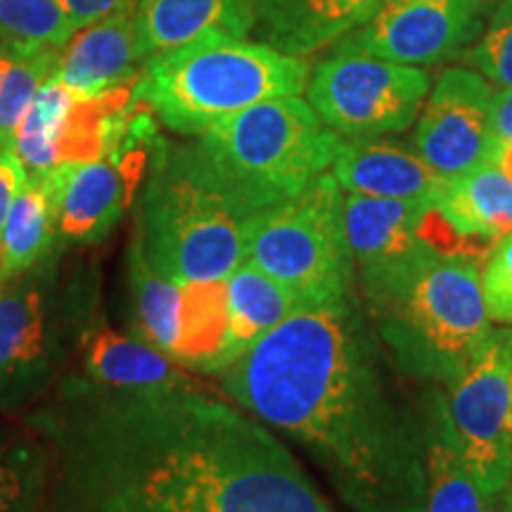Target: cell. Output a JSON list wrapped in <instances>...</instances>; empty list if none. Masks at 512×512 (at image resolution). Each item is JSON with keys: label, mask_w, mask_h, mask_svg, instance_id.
Here are the masks:
<instances>
[{"label": "cell", "mask_w": 512, "mask_h": 512, "mask_svg": "<svg viewBox=\"0 0 512 512\" xmlns=\"http://www.w3.org/2000/svg\"><path fill=\"white\" fill-rule=\"evenodd\" d=\"M60 50L12 53L0 50V140L15 143L19 121L27 114L38 88L55 74Z\"/></svg>", "instance_id": "29"}, {"label": "cell", "mask_w": 512, "mask_h": 512, "mask_svg": "<svg viewBox=\"0 0 512 512\" xmlns=\"http://www.w3.org/2000/svg\"><path fill=\"white\" fill-rule=\"evenodd\" d=\"M76 95L53 74L38 88L15 131V150L27 176H46L57 164V140Z\"/></svg>", "instance_id": "27"}, {"label": "cell", "mask_w": 512, "mask_h": 512, "mask_svg": "<svg viewBox=\"0 0 512 512\" xmlns=\"http://www.w3.org/2000/svg\"><path fill=\"white\" fill-rule=\"evenodd\" d=\"M427 204L432 202L387 200L347 192L342 216L354 273L392 264L420 247L418 221Z\"/></svg>", "instance_id": "19"}, {"label": "cell", "mask_w": 512, "mask_h": 512, "mask_svg": "<svg viewBox=\"0 0 512 512\" xmlns=\"http://www.w3.org/2000/svg\"><path fill=\"white\" fill-rule=\"evenodd\" d=\"M57 249L64 247L57 240L53 197L41 176H27L0 235V283L41 264Z\"/></svg>", "instance_id": "23"}, {"label": "cell", "mask_w": 512, "mask_h": 512, "mask_svg": "<svg viewBox=\"0 0 512 512\" xmlns=\"http://www.w3.org/2000/svg\"><path fill=\"white\" fill-rule=\"evenodd\" d=\"M181 285L150 266L136 242L126 254L128 332L171 358L178 330Z\"/></svg>", "instance_id": "25"}, {"label": "cell", "mask_w": 512, "mask_h": 512, "mask_svg": "<svg viewBox=\"0 0 512 512\" xmlns=\"http://www.w3.org/2000/svg\"><path fill=\"white\" fill-rule=\"evenodd\" d=\"M494 86L467 67L439 76L422 105L411 145L444 178L489 162L494 145Z\"/></svg>", "instance_id": "12"}, {"label": "cell", "mask_w": 512, "mask_h": 512, "mask_svg": "<svg viewBox=\"0 0 512 512\" xmlns=\"http://www.w3.org/2000/svg\"><path fill=\"white\" fill-rule=\"evenodd\" d=\"M145 62L136 38V3L79 29L57 57L55 76L76 98H95L138 81Z\"/></svg>", "instance_id": "15"}, {"label": "cell", "mask_w": 512, "mask_h": 512, "mask_svg": "<svg viewBox=\"0 0 512 512\" xmlns=\"http://www.w3.org/2000/svg\"><path fill=\"white\" fill-rule=\"evenodd\" d=\"M330 174L344 192L408 202H437L448 181L413 145L382 136L342 140Z\"/></svg>", "instance_id": "14"}, {"label": "cell", "mask_w": 512, "mask_h": 512, "mask_svg": "<svg viewBox=\"0 0 512 512\" xmlns=\"http://www.w3.org/2000/svg\"><path fill=\"white\" fill-rule=\"evenodd\" d=\"M74 34L60 0H0V50H62Z\"/></svg>", "instance_id": "28"}, {"label": "cell", "mask_w": 512, "mask_h": 512, "mask_svg": "<svg viewBox=\"0 0 512 512\" xmlns=\"http://www.w3.org/2000/svg\"><path fill=\"white\" fill-rule=\"evenodd\" d=\"M48 498V446L29 427L0 430V512H43Z\"/></svg>", "instance_id": "26"}, {"label": "cell", "mask_w": 512, "mask_h": 512, "mask_svg": "<svg viewBox=\"0 0 512 512\" xmlns=\"http://www.w3.org/2000/svg\"><path fill=\"white\" fill-rule=\"evenodd\" d=\"M228 347L230 302L226 278L181 283L178 330L171 361L181 368L219 375L230 366Z\"/></svg>", "instance_id": "21"}, {"label": "cell", "mask_w": 512, "mask_h": 512, "mask_svg": "<svg viewBox=\"0 0 512 512\" xmlns=\"http://www.w3.org/2000/svg\"><path fill=\"white\" fill-rule=\"evenodd\" d=\"M430 88L422 67L332 48L311 69L306 102L339 138H377L406 131Z\"/></svg>", "instance_id": "9"}, {"label": "cell", "mask_w": 512, "mask_h": 512, "mask_svg": "<svg viewBox=\"0 0 512 512\" xmlns=\"http://www.w3.org/2000/svg\"><path fill=\"white\" fill-rule=\"evenodd\" d=\"M358 292L297 306L226 370L221 389L302 446L354 512H427L422 399Z\"/></svg>", "instance_id": "2"}, {"label": "cell", "mask_w": 512, "mask_h": 512, "mask_svg": "<svg viewBox=\"0 0 512 512\" xmlns=\"http://www.w3.org/2000/svg\"><path fill=\"white\" fill-rule=\"evenodd\" d=\"M131 3H138V0H60L64 15H67L74 31L88 27V24L98 22V19L112 15L114 10Z\"/></svg>", "instance_id": "33"}, {"label": "cell", "mask_w": 512, "mask_h": 512, "mask_svg": "<svg viewBox=\"0 0 512 512\" xmlns=\"http://www.w3.org/2000/svg\"><path fill=\"white\" fill-rule=\"evenodd\" d=\"M79 370L67 373L98 389H157L188 380L178 363L150 347L133 332L112 328L105 311H98L83 332Z\"/></svg>", "instance_id": "18"}, {"label": "cell", "mask_w": 512, "mask_h": 512, "mask_svg": "<svg viewBox=\"0 0 512 512\" xmlns=\"http://www.w3.org/2000/svg\"><path fill=\"white\" fill-rule=\"evenodd\" d=\"M479 261L425 245L356 273V292L396 368L413 382L446 389L491 335Z\"/></svg>", "instance_id": "3"}, {"label": "cell", "mask_w": 512, "mask_h": 512, "mask_svg": "<svg viewBox=\"0 0 512 512\" xmlns=\"http://www.w3.org/2000/svg\"><path fill=\"white\" fill-rule=\"evenodd\" d=\"M100 309L98 271L69 249L0 283V411L34 408L53 392Z\"/></svg>", "instance_id": "5"}, {"label": "cell", "mask_w": 512, "mask_h": 512, "mask_svg": "<svg viewBox=\"0 0 512 512\" xmlns=\"http://www.w3.org/2000/svg\"><path fill=\"white\" fill-rule=\"evenodd\" d=\"M230 302V363L238 361L259 337L297 309L299 299L271 275L245 259L226 278Z\"/></svg>", "instance_id": "24"}, {"label": "cell", "mask_w": 512, "mask_h": 512, "mask_svg": "<svg viewBox=\"0 0 512 512\" xmlns=\"http://www.w3.org/2000/svg\"><path fill=\"white\" fill-rule=\"evenodd\" d=\"M247 219L197 174L183 145H166L138 190L133 242L178 285L223 280L245 261Z\"/></svg>", "instance_id": "7"}, {"label": "cell", "mask_w": 512, "mask_h": 512, "mask_svg": "<svg viewBox=\"0 0 512 512\" xmlns=\"http://www.w3.org/2000/svg\"><path fill=\"white\" fill-rule=\"evenodd\" d=\"M60 247L98 245L119 226L143 181L114 157L60 164L46 176Z\"/></svg>", "instance_id": "13"}, {"label": "cell", "mask_w": 512, "mask_h": 512, "mask_svg": "<svg viewBox=\"0 0 512 512\" xmlns=\"http://www.w3.org/2000/svg\"><path fill=\"white\" fill-rule=\"evenodd\" d=\"M501 512H512V482L503 494V503H501Z\"/></svg>", "instance_id": "36"}, {"label": "cell", "mask_w": 512, "mask_h": 512, "mask_svg": "<svg viewBox=\"0 0 512 512\" xmlns=\"http://www.w3.org/2000/svg\"><path fill=\"white\" fill-rule=\"evenodd\" d=\"M342 209V188L325 171L299 195L249 216L245 259L285 285L299 304L354 292L356 273Z\"/></svg>", "instance_id": "8"}, {"label": "cell", "mask_w": 512, "mask_h": 512, "mask_svg": "<svg viewBox=\"0 0 512 512\" xmlns=\"http://www.w3.org/2000/svg\"><path fill=\"white\" fill-rule=\"evenodd\" d=\"M384 0H254V36L290 57L335 46L368 22Z\"/></svg>", "instance_id": "17"}, {"label": "cell", "mask_w": 512, "mask_h": 512, "mask_svg": "<svg viewBox=\"0 0 512 512\" xmlns=\"http://www.w3.org/2000/svg\"><path fill=\"white\" fill-rule=\"evenodd\" d=\"M467 62L498 88H512V0H501L465 53Z\"/></svg>", "instance_id": "30"}, {"label": "cell", "mask_w": 512, "mask_h": 512, "mask_svg": "<svg viewBox=\"0 0 512 512\" xmlns=\"http://www.w3.org/2000/svg\"><path fill=\"white\" fill-rule=\"evenodd\" d=\"M486 316L496 325H512V233L496 240L479 266Z\"/></svg>", "instance_id": "31"}, {"label": "cell", "mask_w": 512, "mask_h": 512, "mask_svg": "<svg viewBox=\"0 0 512 512\" xmlns=\"http://www.w3.org/2000/svg\"><path fill=\"white\" fill-rule=\"evenodd\" d=\"M437 204L470 238L496 242L512 233V181L491 162L448 178Z\"/></svg>", "instance_id": "22"}, {"label": "cell", "mask_w": 512, "mask_h": 512, "mask_svg": "<svg viewBox=\"0 0 512 512\" xmlns=\"http://www.w3.org/2000/svg\"><path fill=\"white\" fill-rule=\"evenodd\" d=\"M27 427L53 512H335L273 430L195 380L98 389L64 375Z\"/></svg>", "instance_id": "1"}, {"label": "cell", "mask_w": 512, "mask_h": 512, "mask_svg": "<svg viewBox=\"0 0 512 512\" xmlns=\"http://www.w3.org/2000/svg\"><path fill=\"white\" fill-rule=\"evenodd\" d=\"M254 0H138L136 38L143 62L195 43L247 41Z\"/></svg>", "instance_id": "16"}, {"label": "cell", "mask_w": 512, "mask_h": 512, "mask_svg": "<svg viewBox=\"0 0 512 512\" xmlns=\"http://www.w3.org/2000/svg\"><path fill=\"white\" fill-rule=\"evenodd\" d=\"M494 138L512 140V88L494 93Z\"/></svg>", "instance_id": "34"}, {"label": "cell", "mask_w": 512, "mask_h": 512, "mask_svg": "<svg viewBox=\"0 0 512 512\" xmlns=\"http://www.w3.org/2000/svg\"><path fill=\"white\" fill-rule=\"evenodd\" d=\"M489 162L494 164L498 171H503V176L508 178V181H512V140L494 138Z\"/></svg>", "instance_id": "35"}, {"label": "cell", "mask_w": 512, "mask_h": 512, "mask_svg": "<svg viewBox=\"0 0 512 512\" xmlns=\"http://www.w3.org/2000/svg\"><path fill=\"white\" fill-rule=\"evenodd\" d=\"M427 444V512H501L503 496H491L467 470L446 418L444 389L422 396Z\"/></svg>", "instance_id": "20"}, {"label": "cell", "mask_w": 512, "mask_h": 512, "mask_svg": "<svg viewBox=\"0 0 512 512\" xmlns=\"http://www.w3.org/2000/svg\"><path fill=\"white\" fill-rule=\"evenodd\" d=\"M489 0H384L332 48L432 67L465 55L484 29Z\"/></svg>", "instance_id": "11"}, {"label": "cell", "mask_w": 512, "mask_h": 512, "mask_svg": "<svg viewBox=\"0 0 512 512\" xmlns=\"http://www.w3.org/2000/svg\"><path fill=\"white\" fill-rule=\"evenodd\" d=\"M342 138L299 95L256 102L183 145L204 181L252 216L330 171Z\"/></svg>", "instance_id": "4"}, {"label": "cell", "mask_w": 512, "mask_h": 512, "mask_svg": "<svg viewBox=\"0 0 512 512\" xmlns=\"http://www.w3.org/2000/svg\"><path fill=\"white\" fill-rule=\"evenodd\" d=\"M24 181H27V171L17 155L15 143L0 140V235H3L5 219H8L12 202Z\"/></svg>", "instance_id": "32"}, {"label": "cell", "mask_w": 512, "mask_h": 512, "mask_svg": "<svg viewBox=\"0 0 512 512\" xmlns=\"http://www.w3.org/2000/svg\"><path fill=\"white\" fill-rule=\"evenodd\" d=\"M444 403L467 470L486 494L503 496L512 482V328L491 330Z\"/></svg>", "instance_id": "10"}, {"label": "cell", "mask_w": 512, "mask_h": 512, "mask_svg": "<svg viewBox=\"0 0 512 512\" xmlns=\"http://www.w3.org/2000/svg\"><path fill=\"white\" fill-rule=\"evenodd\" d=\"M309 74L304 57L264 43H195L147 60L136 95L169 131L197 138L256 102L302 95Z\"/></svg>", "instance_id": "6"}]
</instances>
